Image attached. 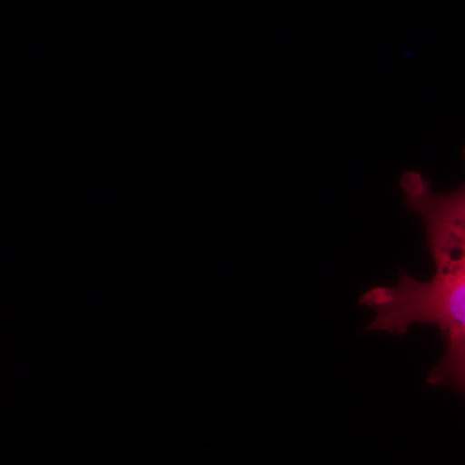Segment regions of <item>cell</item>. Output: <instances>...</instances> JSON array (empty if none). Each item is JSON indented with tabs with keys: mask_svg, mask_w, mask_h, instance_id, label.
Here are the masks:
<instances>
[{
	"mask_svg": "<svg viewBox=\"0 0 465 465\" xmlns=\"http://www.w3.org/2000/svg\"><path fill=\"white\" fill-rule=\"evenodd\" d=\"M436 272L419 281L401 271L396 286H376L360 304L375 312L366 331L405 336L415 323L439 327L446 342L439 365L428 374L433 387L465 391V237L427 240Z\"/></svg>",
	"mask_w": 465,
	"mask_h": 465,
	"instance_id": "obj_1",
	"label": "cell"
}]
</instances>
